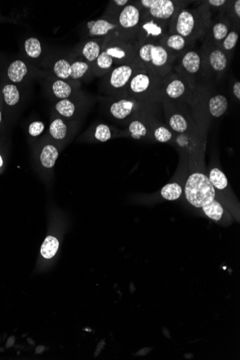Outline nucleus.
Segmentation results:
<instances>
[{"instance_id":"1","label":"nucleus","mask_w":240,"mask_h":360,"mask_svg":"<svg viewBox=\"0 0 240 360\" xmlns=\"http://www.w3.org/2000/svg\"><path fill=\"white\" fill-rule=\"evenodd\" d=\"M211 21V12L205 3L195 9L183 7L169 22V33L178 34L195 43L206 35Z\"/></svg>"},{"instance_id":"2","label":"nucleus","mask_w":240,"mask_h":360,"mask_svg":"<svg viewBox=\"0 0 240 360\" xmlns=\"http://www.w3.org/2000/svg\"><path fill=\"white\" fill-rule=\"evenodd\" d=\"M138 62L164 79L171 73L175 59L160 43H137Z\"/></svg>"},{"instance_id":"3","label":"nucleus","mask_w":240,"mask_h":360,"mask_svg":"<svg viewBox=\"0 0 240 360\" xmlns=\"http://www.w3.org/2000/svg\"><path fill=\"white\" fill-rule=\"evenodd\" d=\"M163 79L145 66L134 73L128 84L132 96L139 101L150 102L162 98Z\"/></svg>"},{"instance_id":"4","label":"nucleus","mask_w":240,"mask_h":360,"mask_svg":"<svg viewBox=\"0 0 240 360\" xmlns=\"http://www.w3.org/2000/svg\"><path fill=\"white\" fill-rule=\"evenodd\" d=\"M185 194L190 204L202 208L214 201L216 190L208 176L202 173H194L186 181Z\"/></svg>"},{"instance_id":"5","label":"nucleus","mask_w":240,"mask_h":360,"mask_svg":"<svg viewBox=\"0 0 240 360\" xmlns=\"http://www.w3.org/2000/svg\"><path fill=\"white\" fill-rule=\"evenodd\" d=\"M183 4L182 1L172 0H141L137 2L146 15L169 24L175 13L183 8Z\"/></svg>"},{"instance_id":"6","label":"nucleus","mask_w":240,"mask_h":360,"mask_svg":"<svg viewBox=\"0 0 240 360\" xmlns=\"http://www.w3.org/2000/svg\"><path fill=\"white\" fill-rule=\"evenodd\" d=\"M178 73L194 87L198 76L205 75V62L202 51L191 49L179 56Z\"/></svg>"},{"instance_id":"7","label":"nucleus","mask_w":240,"mask_h":360,"mask_svg":"<svg viewBox=\"0 0 240 360\" xmlns=\"http://www.w3.org/2000/svg\"><path fill=\"white\" fill-rule=\"evenodd\" d=\"M168 33L169 23L151 18L143 12V17L136 33L137 43H160Z\"/></svg>"},{"instance_id":"8","label":"nucleus","mask_w":240,"mask_h":360,"mask_svg":"<svg viewBox=\"0 0 240 360\" xmlns=\"http://www.w3.org/2000/svg\"><path fill=\"white\" fill-rule=\"evenodd\" d=\"M202 51L205 62V74L208 71L209 74L220 78L228 67V56L219 46L208 40L205 42Z\"/></svg>"},{"instance_id":"9","label":"nucleus","mask_w":240,"mask_h":360,"mask_svg":"<svg viewBox=\"0 0 240 360\" xmlns=\"http://www.w3.org/2000/svg\"><path fill=\"white\" fill-rule=\"evenodd\" d=\"M194 87L179 74L170 73L163 81L162 97L169 99H185L190 96Z\"/></svg>"},{"instance_id":"10","label":"nucleus","mask_w":240,"mask_h":360,"mask_svg":"<svg viewBox=\"0 0 240 360\" xmlns=\"http://www.w3.org/2000/svg\"><path fill=\"white\" fill-rule=\"evenodd\" d=\"M144 66L137 61L130 64H123L116 67L111 72L109 84L115 89H125L128 87L130 79L139 68Z\"/></svg>"},{"instance_id":"11","label":"nucleus","mask_w":240,"mask_h":360,"mask_svg":"<svg viewBox=\"0 0 240 360\" xmlns=\"http://www.w3.org/2000/svg\"><path fill=\"white\" fill-rule=\"evenodd\" d=\"M143 17V12L138 5L130 4L122 8L118 17L117 26L125 30L137 33L138 26Z\"/></svg>"},{"instance_id":"12","label":"nucleus","mask_w":240,"mask_h":360,"mask_svg":"<svg viewBox=\"0 0 240 360\" xmlns=\"http://www.w3.org/2000/svg\"><path fill=\"white\" fill-rule=\"evenodd\" d=\"M160 44L162 45L175 60L182 54L193 48L194 43L178 34L168 33Z\"/></svg>"},{"instance_id":"13","label":"nucleus","mask_w":240,"mask_h":360,"mask_svg":"<svg viewBox=\"0 0 240 360\" xmlns=\"http://www.w3.org/2000/svg\"><path fill=\"white\" fill-rule=\"evenodd\" d=\"M232 22L224 12L219 16L211 21L208 28V40L217 46H220L227 34L233 28ZM207 32V33H208Z\"/></svg>"},{"instance_id":"14","label":"nucleus","mask_w":240,"mask_h":360,"mask_svg":"<svg viewBox=\"0 0 240 360\" xmlns=\"http://www.w3.org/2000/svg\"><path fill=\"white\" fill-rule=\"evenodd\" d=\"M89 34L91 37H103L114 32L119 28L117 24L106 19H100L87 23Z\"/></svg>"},{"instance_id":"15","label":"nucleus","mask_w":240,"mask_h":360,"mask_svg":"<svg viewBox=\"0 0 240 360\" xmlns=\"http://www.w3.org/2000/svg\"><path fill=\"white\" fill-rule=\"evenodd\" d=\"M229 102L227 97L223 95H214L208 100V112L211 117L218 118L223 116L228 109Z\"/></svg>"},{"instance_id":"16","label":"nucleus","mask_w":240,"mask_h":360,"mask_svg":"<svg viewBox=\"0 0 240 360\" xmlns=\"http://www.w3.org/2000/svg\"><path fill=\"white\" fill-rule=\"evenodd\" d=\"M135 106L136 103L134 101L124 98L113 103L110 106V112L116 119L123 120L131 114Z\"/></svg>"},{"instance_id":"17","label":"nucleus","mask_w":240,"mask_h":360,"mask_svg":"<svg viewBox=\"0 0 240 360\" xmlns=\"http://www.w3.org/2000/svg\"><path fill=\"white\" fill-rule=\"evenodd\" d=\"M28 73L26 64L20 60L15 61L9 65L7 76L12 82L19 83L23 79Z\"/></svg>"},{"instance_id":"18","label":"nucleus","mask_w":240,"mask_h":360,"mask_svg":"<svg viewBox=\"0 0 240 360\" xmlns=\"http://www.w3.org/2000/svg\"><path fill=\"white\" fill-rule=\"evenodd\" d=\"M101 52V45L95 40L86 42L81 50L82 56L88 62L90 63L95 62Z\"/></svg>"},{"instance_id":"19","label":"nucleus","mask_w":240,"mask_h":360,"mask_svg":"<svg viewBox=\"0 0 240 360\" xmlns=\"http://www.w3.org/2000/svg\"><path fill=\"white\" fill-rule=\"evenodd\" d=\"M208 178L214 186L215 190L216 189L219 191L224 190L228 186V180H227V176L218 167H213L212 169H211Z\"/></svg>"},{"instance_id":"20","label":"nucleus","mask_w":240,"mask_h":360,"mask_svg":"<svg viewBox=\"0 0 240 360\" xmlns=\"http://www.w3.org/2000/svg\"><path fill=\"white\" fill-rule=\"evenodd\" d=\"M59 157L58 150L53 145H46L44 147L40 154V161L42 165L47 168L54 166L55 163Z\"/></svg>"},{"instance_id":"21","label":"nucleus","mask_w":240,"mask_h":360,"mask_svg":"<svg viewBox=\"0 0 240 360\" xmlns=\"http://www.w3.org/2000/svg\"><path fill=\"white\" fill-rule=\"evenodd\" d=\"M169 125L174 132L183 134L189 131V125L184 116L178 113L172 114L169 120Z\"/></svg>"},{"instance_id":"22","label":"nucleus","mask_w":240,"mask_h":360,"mask_svg":"<svg viewBox=\"0 0 240 360\" xmlns=\"http://www.w3.org/2000/svg\"><path fill=\"white\" fill-rule=\"evenodd\" d=\"M238 38H239V31L235 28H232L231 31L227 34L223 41L221 43L219 48L227 55L228 57L230 53H231L236 47Z\"/></svg>"},{"instance_id":"23","label":"nucleus","mask_w":240,"mask_h":360,"mask_svg":"<svg viewBox=\"0 0 240 360\" xmlns=\"http://www.w3.org/2000/svg\"><path fill=\"white\" fill-rule=\"evenodd\" d=\"M59 247L58 239L52 236L45 238L41 247V255L46 259H51L57 253Z\"/></svg>"},{"instance_id":"24","label":"nucleus","mask_w":240,"mask_h":360,"mask_svg":"<svg viewBox=\"0 0 240 360\" xmlns=\"http://www.w3.org/2000/svg\"><path fill=\"white\" fill-rule=\"evenodd\" d=\"M182 192L183 190L179 184L177 183H171L163 186L161 190V196L165 199L174 201L180 198Z\"/></svg>"},{"instance_id":"25","label":"nucleus","mask_w":240,"mask_h":360,"mask_svg":"<svg viewBox=\"0 0 240 360\" xmlns=\"http://www.w3.org/2000/svg\"><path fill=\"white\" fill-rule=\"evenodd\" d=\"M202 209H203L204 212L208 218L214 221L220 220L222 219V215H223V207L220 203L215 199L212 202L208 203V204L202 207Z\"/></svg>"},{"instance_id":"26","label":"nucleus","mask_w":240,"mask_h":360,"mask_svg":"<svg viewBox=\"0 0 240 360\" xmlns=\"http://www.w3.org/2000/svg\"><path fill=\"white\" fill-rule=\"evenodd\" d=\"M4 101L9 106H14L17 104L20 99V93L16 86L12 84H7L4 86L2 89Z\"/></svg>"},{"instance_id":"27","label":"nucleus","mask_w":240,"mask_h":360,"mask_svg":"<svg viewBox=\"0 0 240 360\" xmlns=\"http://www.w3.org/2000/svg\"><path fill=\"white\" fill-rule=\"evenodd\" d=\"M129 132L131 134V137L136 140H141L145 138L147 135V128L145 124L139 120H134L130 124L129 126Z\"/></svg>"},{"instance_id":"28","label":"nucleus","mask_w":240,"mask_h":360,"mask_svg":"<svg viewBox=\"0 0 240 360\" xmlns=\"http://www.w3.org/2000/svg\"><path fill=\"white\" fill-rule=\"evenodd\" d=\"M53 94L55 96L59 98L66 99L71 95L72 89L69 84L62 80H58L53 83Z\"/></svg>"},{"instance_id":"29","label":"nucleus","mask_w":240,"mask_h":360,"mask_svg":"<svg viewBox=\"0 0 240 360\" xmlns=\"http://www.w3.org/2000/svg\"><path fill=\"white\" fill-rule=\"evenodd\" d=\"M25 50L28 56L33 59H37L42 52L40 42L36 37H30L25 43Z\"/></svg>"},{"instance_id":"30","label":"nucleus","mask_w":240,"mask_h":360,"mask_svg":"<svg viewBox=\"0 0 240 360\" xmlns=\"http://www.w3.org/2000/svg\"><path fill=\"white\" fill-rule=\"evenodd\" d=\"M89 65L86 62L77 61L70 64V76L73 79H79L84 77L89 70Z\"/></svg>"},{"instance_id":"31","label":"nucleus","mask_w":240,"mask_h":360,"mask_svg":"<svg viewBox=\"0 0 240 360\" xmlns=\"http://www.w3.org/2000/svg\"><path fill=\"white\" fill-rule=\"evenodd\" d=\"M50 132L55 139L62 140L67 135V125L60 119H57L51 123Z\"/></svg>"},{"instance_id":"32","label":"nucleus","mask_w":240,"mask_h":360,"mask_svg":"<svg viewBox=\"0 0 240 360\" xmlns=\"http://www.w3.org/2000/svg\"><path fill=\"white\" fill-rule=\"evenodd\" d=\"M113 64H114V62H113L112 58L103 51H102L95 62L97 71H108L112 68Z\"/></svg>"},{"instance_id":"33","label":"nucleus","mask_w":240,"mask_h":360,"mask_svg":"<svg viewBox=\"0 0 240 360\" xmlns=\"http://www.w3.org/2000/svg\"><path fill=\"white\" fill-rule=\"evenodd\" d=\"M54 73L60 79H68L70 76V64L65 59H61L55 64Z\"/></svg>"},{"instance_id":"34","label":"nucleus","mask_w":240,"mask_h":360,"mask_svg":"<svg viewBox=\"0 0 240 360\" xmlns=\"http://www.w3.org/2000/svg\"><path fill=\"white\" fill-rule=\"evenodd\" d=\"M56 109L64 117H70L74 114L75 105L71 101L66 98L56 104Z\"/></svg>"},{"instance_id":"35","label":"nucleus","mask_w":240,"mask_h":360,"mask_svg":"<svg viewBox=\"0 0 240 360\" xmlns=\"http://www.w3.org/2000/svg\"><path fill=\"white\" fill-rule=\"evenodd\" d=\"M153 136L155 140L163 143L169 142L173 137L172 133L164 126H158L155 128L153 131Z\"/></svg>"},{"instance_id":"36","label":"nucleus","mask_w":240,"mask_h":360,"mask_svg":"<svg viewBox=\"0 0 240 360\" xmlns=\"http://www.w3.org/2000/svg\"><path fill=\"white\" fill-rule=\"evenodd\" d=\"M95 135L97 140L100 141V142H106L111 138L112 134H111L110 129L107 125L101 124L96 128Z\"/></svg>"},{"instance_id":"37","label":"nucleus","mask_w":240,"mask_h":360,"mask_svg":"<svg viewBox=\"0 0 240 360\" xmlns=\"http://www.w3.org/2000/svg\"><path fill=\"white\" fill-rule=\"evenodd\" d=\"M44 131V125L41 122H34L31 124L29 127V133L31 135L35 137L41 134Z\"/></svg>"},{"instance_id":"38","label":"nucleus","mask_w":240,"mask_h":360,"mask_svg":"<svg viewBox=\"0 0 240 360\" xmlns=\"http://www.w3.org/2000/svg\"><path fill=\"white\" fill-rule=\"evenodd\" d=\"M205 3L208 8L209 7H214V8H219L221 9V10H223L226 6L228 4L229 1H225V0H208V1H205Z\"/></svg>"},{"instance_id":"39","label":"nucleus","mask_w":240,"mask_h":360,"mask_svg":"<svg viewBox=\"0 0 240 360\" xmlns=\"http://www.w3.org/2000/svg\"><path fill=\"white\" fill-rule=\"evenodd\" d=\"M232 92H233L234 95H235V98L238 100L240 99V81H235L233 87H232Z\"/></svg>"},{"instance_id":"40","label":"nucleus","mask_w":240,"mask_h":360,"mask_svg":"<svg viewBox=\"0 0 240 360\" xmlns=\"http://www.w3.org/2000/svg\"><path fill=\"white\" fill-rule=\"evenodd\" d=\"M114 2L118 7H125L128 5L129 1L128 0H115Z\"/></svg>"},{"instance_id":"41","label":"nucleus","mask_w":240,"mask_h":360,"mask_svg":"<svg viewBox=\"0 0 240 360\" xmlns=\"http://www.w3.org/2000/svg\"><path fill=\"white\" fill-rule=\"evenodd\" d=\"M2 164H3L2 158H1V156H0V167H1V165H2Z\"/></svg>"},{"instance_id":"42","label":"nucleus","mask_w":240,"mask_h":360,"mask_svg":"<svg viewBox=\"0 0 240 360\" xmlns=\"http://www.w3.org/2000/svg\"><path fill=\"white\" fill-rule=\"evenodd\" d=\"M1 112H0V123H1Z\"/></svg>"}]
</instances>
